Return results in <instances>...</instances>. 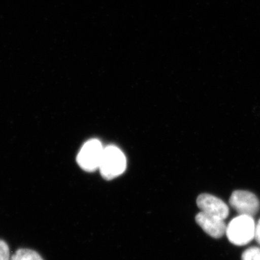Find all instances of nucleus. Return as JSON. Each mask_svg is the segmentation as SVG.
<instances>
[{"label":"nucleus","mask_w":260,"mask_h":260,"mask_svg":"<svg viewBox=\"0 0 260 260\" xmlns=\"http://www.w3.org/2000/svg\"><path fill=\"white\" fill-rule=\"evenodd\" d=\"M10 260H44L37 251L31 249H19L12 256Z\"/></svg>","instance_id":"7"},{"label":"nucleus","mask_w":260,"mask_h":260,"mask_svg":"<svg viewBox=\"0 0 260 260\" xmlns=\"http://www.w3.org/2000/svg\"><path fill=\"white\" fill-rule=\"evenodd\" d=\"M0 260H10L9 246L3 240H0Z\"/></svg>","instance_id":"9"},{"label":"nucleus","mask_w":260,"mask_h":260,"mask_svg":"<svg viewBox=\"0 0 260 260\" xmlns=\"http://www.w3.org/2000/svg\"><path fill=\"white\" fill-rule=\"evenodd\" d=\"M104 148L96 139L88 140L80 149L77 162L85 172H92L99 169Z\"/></svg>","instance_id":"3"},{"label":"nucleus","mask_w":260,"mask_h":260,"mask_svg":"<svg viewBox=\"0 0 260 260\" xmlns=\"http://www.w3.org/2000/svg\"><path fill=\"white\" fill-rule=\"evenodd\" d=\"M201 212L211 216L225 220L229 216V208L223 200L210 194H202L197 200Z\"/></svg>","instance_id":"5"},{"label":"nucleus","mask_w":260,"mask_h":260,"mask_svg":"<svg viewBox=\"0 0 260 260\" xmlns=\"http://www.w3.org/2000/svg\"><path fill=\"white\" fill-rule=\"evenodd\" d=\"M126 167L125 155L120 149L114 145L104 148L99 167L104 179L110 180L119 177L125 171Z\"/></svg>","instance_id":"2"},{"label":"nucleus","mask_w":260,"mask_h":260,"mask_svg":"<svg viewBox=\"0 0 260 260\" xmlns=\"http://www.w3.org/2000/svg\"><path fill=\"white\" fill-rule=\"evenodd\" d=\"M242 260H260V248L250 247L243 252Z\"/></svg>","instance_id":"8"},{"label":"nucleus","mask_w":260,"mask_h":260,"mask_svg":"<svg viewBox=\"0 0 260 260\" xmlns=\"http://www.w3.org/2000/svg\"><path fill=\"white\" fill-rule=\"evenodd\" d=\"M233 208L240 215L254 216L259 210V200L249 191H234L229 199Z\"/></svg>","instance_id":"4"},{"label":"nucleus","mask_w":260,"mask_h":260,"mask_svg":"<svg viewBox=\"0 0 260 260\" xmlns=\"http://www.w3.org/2000/svg\"><path fill=\"white\" fill-rule=\"evenodd\" d=\"M196 222L206 234L215 239H220L226 232L227 225L222 219L200 212L196 215Z\"/></svg>","instance_id":"6"},{"label":"nucleus","mask_w":260,"mask_h":260,"mask_svg":"<svg viewBox=\"0 0 260 260\" xmlns=\"http://www.w3.org/2000/svg\"><path fill=\"white\" fill-rule=\"evenodd\" d=\"M256 224L253 217L239 215L232 220L226 228L229 242L237 246L249 244L254 239Z\"/></svg>","instance_id":"1"},{"label":"nucleus","mask_w":260,"mask_h":260,"mask_svg":"<svg viewBox=\"0 0 260 260\" xmlns=\"http://www.w3.org/2000/svg\"><path fill=\"white\" fill-rule=\"evenodd\" d=\"M254 239H256V242L260 245V218L259 220H258L257 224L256 225Z\"/></svg>","instance_id":"10"}]
</instances>
